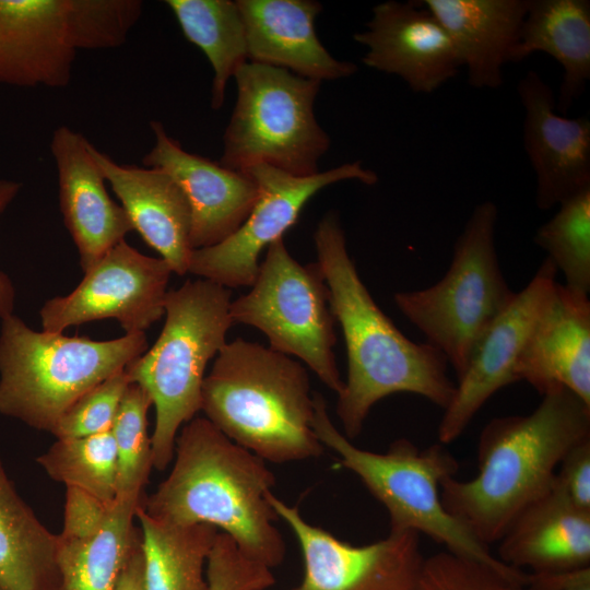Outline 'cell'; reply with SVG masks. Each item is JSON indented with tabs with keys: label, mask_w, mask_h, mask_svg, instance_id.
Returning <instances> with one entry per match:
<instances>
[{
	"label": "cell",
	"mask_w": 590,
	"mask_h": 590,
	"mask_svg": "<svg viewBox=\"0 0 590 590\" xmlns=\"http://www.w3.org/2000/svg\"><path fill=\"white\" fill-rule=\"evenodd\" d=\"M523 148L536 176L535 203L550 210L590 187V120L557 113L551 86L534 70L519 81Z\"/></svg>",
	"instance_id": "17"
},
{
	"label": "cell",
	"mask_w": 590,
	"mask_h": 590,
	"mask_svg": "<svg viewBox=\"0 0 590 590\" xmlns=\"http://www.w3.org/2000/svg\"><path fill=\"white\" fill-rule=\"evenodd\" d=\"M47 475L66 487L85 491L101 500H116L117 456L111 430L58 438L37 459Z\"/></svg>",
	"instance_id": "30"
},
{
	"label": "cell",
	"mask_w": 590,
	"mask_h": 590,
	"mask_svg": "<svg viewBox=\"0 0 590 590\" xmlns=\"http://www.w3.org/2000/svg\"><path fill=\"white\" fill-rule=\"evenodd\" d=\"M234 78L237 101L219 164L236 172L263 164L294 176L318 173L331 143L314 113L321 82L250 61Z\"/></svg>",
	"instance_id": "10"
},
{
	"label": "cell",
	"mask_w": 590,
	"mask_h": 590,
	"mask_svg": "<svg viewBox=\"0 0 590 590\" xmlns=\"http://www.w3.org/2000/svg\"><path fill=\"white\" fill-rule=\"evenodd\" d=\"M91 145L83 134L68 126L58 127L50 142L60 210L83 272L134 231L125 209L109 197Z\"/></svg>",
	"instance_id": "19"
},
{
	"label": "cell",
	"mask_w": 590,
	"mask_h": 590,
	"mask_svg": "<svg viewBox=\"0 0 590 590\" xmlns=\"http://www.w3.org/2000/svg\"><path fill=\"white\" fill-rule=\"evenodd\" d=\"M498 558L532 574L590 566V512L571 505L552 486L511 522L498 541Z\"/></svg>",
	"instance_id": "23"
},
{
	"label": "cell",
	"mask_w": 590,
	"mask_h": 590,
	"mask_svg": "<svg viewBox=\"0 0 590 590\" xmlns=\"http://www.w3.org/2000/svg\"><path fill=\"white\" fill-rule=\"evenodd\" d=\"M61 590V589H60Z\"/></svg>",
	"instance_id": "41"
},
{
	"label": "cell",
	"mask_w": 590,
	"mask_h": 590,
	"mask_svg": "<svg viewBox=\"0 0 590 590\" xmlns=\"http://www.w3.org/2000/svg\"><path fill=\"white\" fill-rule=\"evenodd\" d=\"M210 590H266L275 582L271 568L249 558L219 532L206 563Z\"/></svg>",
	"instance_id": "35"
},
{
	"label": "cell",
	"mask_w": 590,
	"mask_h": 590,
	"mask_svg": "<svg viewBox=\"0 0 590 590\" xmlns=\"http://www.w3.org/2000/svg\"><path fill=\"white\" fill-rule=\"evenodd\" d=\"M541 396L565 388L590 405V300L556 282L516 364Z\"/></svg>",
	"instance_id": "20"
},
{
	"label": "cell",
	"mask_w": 590,
	"mask_h": 590,
	"mask_svg": "<svg viewBox=\"0 0 590 590\" xmlns=\"http://www.w3.org/2000/svg\"><path fill=\"white\" fill-rule=\"evenodd\" d=\"M174 458L168 476L141 502L148 516L213 526L249 558L271 569L283 562L286 545L268 499L275 476L264 460L199 416L177 435Z\"/></svg>",
	"instance_id": "3"
},
{
	"label": "cell",
	"mask_w": 590,
	"mask_h": 590,
	"mask_svg": "<svg viewBox=\"0 0 590 590\" xmlns=\"http://www.w3.org/2000/svg\"><path fill=\"white\" fill-rule=\"evenodd\" d=\"M172 273L164 259L122 240L84 271L74 291L44 304L43 330L62 333L70 326L114 318L127 333L144 332L165 314Z\"/></svg>",
	"instance_id": "13"
},
{
	"label": "cell",
	"mask_w": 590,
	"mask_h": 590,
	"mask_svg": "<svg viewBox=\"0 0 590 590\" xmlns=\"http://www.w3.org/2000/svg\"><path fill=\"white\" fill-rule=\"evenodd\" d=\"M353 38L367 47L365 66L401 78L415 93H434L462 67L449 34L420 0L375 5Z\"/></svg>",
	"instance_id": "16"
},
{
	"label": "cell",
	"mask_w": 590,
	"mask_h": 590,
	"mask_svg": "<svg viewBox=\"0 0 590 590\" xmlns=\"http://www.w3.org/2000/svg\"><path fill=\"white\" fill-rule=\"evenodd\" d=\"M114 590H145L142 542L125 564Z\"/></svg>",
	"instance_id": "40"
},
{
	"label": "cell",
	"mask_w": 590,
	"mask_h": 590,
	"mask_svg": "<svg viewBox=\"0 0 590 590\" xmlns=\"http://www.w3.org/2000/svg\"><path fill=\"white\" fill-rule=\"evenodd\" d=\"M141 503L118 502L101 530L84 539L57 535V566L61 590H114L142 533L133 519Z\"/></svg>",
	"instance_id": "27"
},
{
	"label": "cell",
	"mask_w": 590,
	"mask_h": 590,
	"mask_svg": "<svg viewBox=\"0 0 590 590\" xmlns=\"http://www.w3.org/2000/svg\"><path fill=\"white\" fill-rule=\"evenodd\" d=\"M231 303L229 288L205 279L167 291L158 339L125 368L155 408L151 444L153 468L158 471L174 459L179 428L201 411L205 367L226 344L233 326Z\"/></svg>",
	"instance_id": "6"
},
{
	"label": "cell",
	"mask_w": 590,
	"mask_h": 590,
	"mask_svg": "<svg viewBox=\"0 0 590 590\" xmlns=\"http://www.w3.org/2000/svg\"><path fill=\"white\" fill-rule=\"evenodd\" d=\"M552 487L578 509L590 512V438L567 452Z\"/></svg>",
	"instance_id": "37"
},
{
	"label": "cell",
	"mask_w": 590,
	"mask_h": 590,
	"mask_svg": "<svg viewBox=\"0 0 590 590\" xmlns=\"http://www.w3.org/2000/svg\"><path fill=\"white\" fill-rule=\"evenodd\" d=\"M314 240L346 349L347 377L335 408L344 436L357 437L371 408L390 394L414 393L445 410L456 389L446 357L411 341L378 307L350 257L338 212L323 215Z\"/></svg>",
	"instance_id": "1"
},
{
	"label": "cell",
	"mask_w": 590,
	"mask_h": 590,
	"mask_svg": "<svg viewBox=\"0 0 590 590\" xmlns=\"http://www.w3.org/2000/svg\"><path fill=\"white\" fill-rule=\"evenodd\" d=\"M558 211L541 225L534 243L565 278V286L590 293V187L558 204Z\"/></svg>",
	"instance_id": "31"
},
{
	"label": "cell",
	"mask_w": 590,
	"mask_h": 590,
	"mask_svg": "<svg viewBox=\"0 0 590 590\" xmlns=\"http://www.w3.org/2000/svg\"><path fill=\"white\" fill-rule=\"evenodd\" d=\"M153 405L149 393L131 382L121 400L111 433L116 446V500L141 503L153 468L148 412Z\"/></svg>",
	"instance_id": "32"
},
{
	"label": "cell",
	"mask_w": 590,
	"mask_h": 590,
	"mask_svg": "<svg viewBox=\"0 0 590 590\" xmlns=\"http://www.w3.org/2000/svg\"><path fill=\"white\" fill-rule=\"evenodd\" d=\"M414 590H526L487 565L444 551L424 559Z\"/></svg>",
	"instance_id": "34"
},
{
	"label": "cell",
	"mask_w": 590,
	"mask_h": 590,
	"mask_svg": "<svg viewBox=\"0 0 590 590\" xmlns=\"http://www.w3.org/2000/svg\"><path fill=\"white\" fill-rule=\"evenodd\" d=\"M91 153L133 228L162 256L172 272L186 274L193 250L191 211L179 185L163 169L118 164L93 144Z\"/></svg>",
	"instance_id": "22"
},
{
	"label": "cell",
	"mask_w": 590,
	"mask_h": 590,
	"mask_svg": "<svg viewBox=\"0 0 590 590\" xmlns=\"http://www.w3.org/2000/svg\"><path fill=\"white\" fill-rule=\"evenodd\" d=\"M182 34L198 46L213 68L211 107L225 101L228 80L248 62L244 21L236 1L167 0Z\"/></svg>",
	"instance_id": "29"
},
{
	"label": "cell",
	"mask_w": 590,
	"mask_h": 590,
	"mask_svg": "<svg viewBox=\"0 0 590 590\" xmlns=\"http://www.w3.org/2000/svg\"><path fill=\"white\" fill-rule=\"evenodd\" d=\"M526 590H590V566L547 574L527 573Z\"/></svg>",
	"instance_id": "38"
},
{
	"label": "cell",
	"mask_w": 590,
	"mask_h": 590,
	"mask_svg": "<svg viewBox=\"0 0 590 590\" xmlns=\"http://www.w3.org/2000/svg\"><path fill=\"white\" fill-rule=\"evenodd\" d=\"M314 432L340 458V463L364 483L387 509L391 531L425 534L447 552L484 564L526 583L527 573L504 564L445 509L440 484L455 476L457 459L437 442L418 449L408 439L393 441L386 452L361 449L331 421L323 397L314 393Z\"/></svg>",
	"instance_id": "5"
},
{
	"label": "cell",
	"mask_w": 590,
	"mask_h": 590,
	"mask_svg": "<svg viewBox=\"0 0 590 590\" xmlns=\"http://www.w3.org/2000/svg\"><path fill=\"white\" fill-rule=\"evenodd\" d=\"M135 518L142 533L145 590H210L204 567L220 532L215 527L158 521L141 504Z\"/></svg>",
	"instance_id": "28"
},
{
	"label": "cell",
	"mask_w": 590,
	"mask_h": 590,
	"mask_svg": "<svg viewBox=\"0 0 590 590\" xmlns=\"http://www.w3.org/2000/svg\"><path fill=\"white\" fill-rule=\"evenodd\" d=\"M134 0H0V83L63 87L80 49L126 43Z\"/></svg>",
	"instance_id": "9"
},
{
	"label": "cell",
	"mask_w": 590,
	"mask_h": 590,
	"mask_svg": "<svg viewBox=\"0 0 590 590\" xmlns=\"http://www.w3.org/2000/svg\"><path fill=\"white\" fill-rule=\"evenodd\" d=\"M556 274L555 266L546 258L482 335L444 410L438 442L446 446L456 440L494 393L518 381V357L553 292Z\"/></svg>",
	"instance_id": "15"
},
{
	"label": "cell",
	"mask_w": 590,
	"mask_h": 590,
	"mask_svg": "<svg viewBox=\"0 0 590 590\" xmlns=\"http://www.w3.org/2000/svg\"><path fill=\"white\" fill-rule=\"evenodd\" d=\"M150 126L155 142L142 163L169 174L184 191L191 211L192 249L220 244L251 212L258 196L255 180L244 172L185 151L162 122L153 120Z\"/></svg>",
	"instance_id": "18"
},
{
	"label": "cell",
	"mask_w": 590,
	"mask_h": 590,
	"mask_svg": "<svg viewBox=\"0 0 590 590\" xmlns=\"http://www.w3.org/2000/svg\"><path fill=\"white\" fill-rule=\"evenodd\" d=\"M590 438V405L565 388L526 415L491 420L477 444V474L440 484L447 512L479 542L497 543L518 515L547 493L559 463Z\"/></svg>",
	"instance_id": "2"
},
{
	"label": "cell",
	"mask_w": 590,
	"mask_h": 590,
	"mask_svg": "<svg viewBox=\"0 0 590 590\" xmlns=\"http://www.w3.org/2000/svg\"><path fill=\"white\" fill-rule=\"evenodd\" d=\"M201 411L225 436L266 462L316 458L314 394L306 367L257 342L221 349L201 390Z\"/></svg>",
	"instance_id": "4"
},
{
	"label": "cell",
	"mask_w": 590,
	"mask_h": 590,
	"mask_svg": "<svg viewBox=\"0 0 590 590\" xmlns=\"http://www.w3.org/2000/svg\"><path fill=\"white\" fill-rule=\"evenodd\" d=\"M21 189V184L10 179L0 178V214L14 200ZM15 290L10 278L0 271V318L13 314Z\"/></svg>",
	"instance_id": "39"
},
{
	"label": "cell",
	"mask_w": 590,
	"mask_h": 590,
	"mask_svg": "<svg viewBox=\"0 0 590 590\" xmlns=\"http://www.w3.org/2000/svg\"><path fill=\"white\" fill-rule=\"evenodd\" d=\"M268 499L302 548L304 576L292 590L415 589L425 559L418 533L390 530L385 539L354 546L307 522L273 492Z\"/></svg>",
	"instance_id": "14"
},
{
	"label": "cell",
	"mask_w": 590,
	"mask_h": 590,
	"mask_svg": "<svg viewBox=\"0 0 590 590\" xmlns=\"http://www.w3.org/2000/svg\"><path fill=\"white\" fill-rule=\"evenodd\" d=\"M131 384L121 369L78 398L58 418L50 433L76 438L111 430L121 400Z\"/></svg>",
	"instance_id": "33"
},
{
	"label": "cell",
	"mask_w": 590,
	"mask_h": 590,
	"mask_svg": "<svg viewBox=\"0 0 590 590\" xmlns=\"http://www.w3.org/2000/svg\"><path fill=\"white\" fill-rule=\"evenodd\" d=\"M146 350L144 332L93 341L37 332L17 316H7L0 332V414L50 432L78 398Z\"/></svg>",
	"instance_id": "7"
},
{
	"label": "cell",
	"mask_w": 590,
	"mask_h": 590,
	"mask_svg": "<svg viewBox=\"0 0 590 590\" xmlns=\"http://www.w3.org/2000/svg\"><path fill=\"white\" fill-rule=\"evenodd\" d=\"M231 317L233 324L261 331L270 349L299 358L330 390L342 391L335 317L322 271L317 262L300 264L283 238L267 248L251 290L232 300Z\"/></svg>",
	"instance_id": "11"
},
{
	"label": "cell",
	"mask_w": 590,
	"mask_h": 590,
	"mask_svg": "<svg viewBox=\"0 0 590 590\" xmlns=\"http://www.w3.org/2000/svg\"><path fill=\"white\" fill-rule=\"evenodd\" d=\"M114 504H107L85 491L67 487L63 528L59 535L63 539L94 535L105 523Z\"/></svg>",
	"instance_id": "36"
},
{
	"label": "cell",
	"mask_w": 590,
	"mask_h": 590,
	"mask_svg": "<svg viewBox=\"0 0 590 590\" xmlns=\"http://www.w3.org/2000/svg\"><path fill=\"white\" fill-rule=\"evenodd\" d=\"M57 535L21 498L0 458V590H60Z\"/></svg>",
	"instance_id": "26"
},
{
	"label": "cell",
	"mask_w": 590,
	"mask_h": 590,
	"mask_svg": "<svg viewBox=\"0 0 590 590\" xmlns=\"http://www.w3.org/2000/svg\"><path fill=\"white\" fill-rule=\"evenodd\" d=\"M244 173L258 188L251 212L238 229L220 244L193 249L188 264L189 273L229 290L252 285L262 250L282 238L319 190L344 180H357L368 186L378 181L377 174L359 161L309 176H294L263 164Z\"/></svg>",
	"instance_id": "12"
},
{
	"label": "cell",
	"mask_w": 590,
	"mask_h": 590,
	"mask_svg": "<svg viewBox=\"0 0 590 590\" xmlns=\"http://www.w3.org/2000/svg\"><path fill=\"white\" fill-rule=\"evenodd\" d=\"M247 39L248 60L317 81L347 78L353 62L335 59L315 28L322 7L312 0H238Z\"/></svg>",
	"instance_id": "21"
},
{
	"label": "cell",
	"mask_w": 590,
	"mask_h": 590,
	"mask_svg": "<svg viewBox=\"0 0 590 590\" xmlns=\"http://www.w3.org/2000/svg\"><path fill=\"white\" fill-rule=\"evenodd\" d=\"M534 52L547 54L563 67L556 108L567 114L590 79V1L528 0L512 62Z\"/></svg>",
	"instance_id": "25"
},
{
	"label": "cell",
	"mask_w": 590,
	"mask_h": 590,
	"mask_svg": "<svg viewBox=\"0 0 590 590\" xmlns=\"http://www.w3.org/2000/svg\"><path fill=\"white\" fill-rule=\"evenodd\" d=\"M497 219L494 202L477 204L456 239L446 274L426 288L393 294L400 312L442 353L457 379L482 335L516 295L495 247Z\"/></svg>",
	"instance_id": "8"
},
{
	"label": "cell",
	"mask_w": 590,
	"mask_h": 590,
	"mask_svg": "<svg viewBox=\"0 0 590 590\" xmlns=\"http://www.w3.org/2000/svg\"><path fill=\"white\" fill-rule=\"evenodd\" d=\"M449 34L468 83L498 88L503 67L512 62L528 0H420Z\"/></svg>",
	"instance_id": "24"
}]
</instances>
